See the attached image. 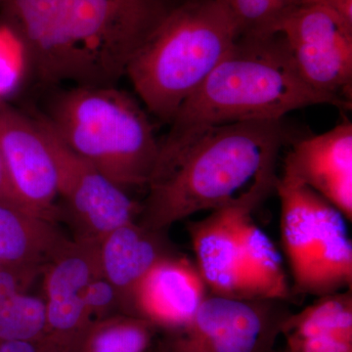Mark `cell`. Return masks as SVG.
Returning <instances> with one entry per match:
<instances>
[{"label":"cell","instance_id":"obj_1","mask_svg":"<svg viewBox=\"0 0 352 352\" xmlns=\"http://www.w3.org/2000/svg\"><path fill=\"white\" fill-rule=\"evenodd\" d=\"M282 120L201 124L160 142L136 221L156 231L203 210H256L275 188L286 143Z\"/></svg>","mask_w":352,"mask_h":352},{"label":"cell","instance_id":"obj_2","mask_svg":"<svg viewBox=\"0 0 352 352\" xmlns=\"http://www.w3.org/2000/svg\"><path fill=\"white\" fill-rule=\"evenodd\" d=\"M171 0H0V22L46 87L116 85Z\"/></svg>","mask_w":352,"mask_h":352},{"label":"cell","instance_id":"obj_3","mask_svg":"<svg viewBox=\"0 0 352 352\" xmlns=\"http://www.w3.org/2000/svg\"><path fill=\"white\" fill-rule=\"evenodd\" d=\"M351 103L310 87L279 32L239 36L176 113L170 131L201 124L282 120L289 112L314 105L349 110Z\"/></svg>","mask_w":352,"mask_h":352},{"label":"cell","instance_id":"obj_4","mask_svg":"<svg viewBox=\"0 0 352 352\" xmlns=\"http://www.w3.org/2000/svg\"><path fill=\"white\" fill-rule=\"evenodd\" d=\"M239 38L220 0L175 4L153 30L127 67L146 108L170 124Z\"/></svg>","mask_w":352,"mask_h":352},{"label":"cell","instance_id":"obj_5","mask_svg":"<svg viewBox=\"0 0 352 352\" xmlns=\"http://www.w3.org/2000/svg\"><path fill=\"white\" fill-rule=\"evenodd\" d=\"M71 151L120 188L147 186L160 141L147 113L116 85H74L51 97L41 112Z\"/></svg>","mask_w":352,"mask_h":352},{"label":"cell","instance_id":"obj_6","mask_svg":"<svg viewBox=\"0 0 352 352\" xmlns=\"http://www.w3.org/2000/svg\"><path fill=\"white\" fill-rule=\"evenodd\" d=\"M275 189L281 203L282 245L292 296H318L352 288V244L346 217L332 204L286 173Z\"/></svg>","mask_w":352,"mask_h":352},{"label":"cell","instance_id":"obj_7","mask_svg":"<svg viewBox=\"0 0 352 352\" xmlns=\"http://www.w3.org/2000/svg\"><path fill=\"white\" fill-rule=\"evenodd\" d=\"M289 314L280 300L208 293L184 326L164 332L155 352H271Z\"/></svg>","mask_w":352,"mask_h":352},{"label":"cell","instance_id":"obj_8","mask_svg":"<svg viewBox=\"0 0 352 352\" xmlns=\"http://www.w3.org/2000/svg\"><path fill=\"white\" fill-rule=\"evenodd\" d=\"M47 138L58 175V193L75 228V239L99 242L109 232L138 219L135 203L107 176L78 157L57 138L41 112L32 113Z\"/></svg>","mask_w":352,"mask_h":352},{"label":"cell","instance_id":"obj_9","mask_svg":"<svg viewBox=\"0 0 352 352\" xmlns=\"http://www.w3.org/2000/svg\"><path fill=\"white\" fill-rule=\"evenodd\" d=\"M277 32L310 87L351 102L352 25L323 4L307 3L287 14Z\"/></svg>","mask_w":352,"mask_h":352},{"label":"cell","instance_id":"obj_10","mask_svg":"<svg viewBox=\"0 0 352 352\" xmlns=\"http://www.w3.org/2000/svg\"><path fill=\"white\" fill-rule=\"evenodd\" d=\"M0 152L16 200L28 212L56 221L58 175L47 138L34 115L0 99Z\"/></svg>","mask_w":352,"mask_h":352},{"label":"cell","instance_id":"obj_11","mask_svg":"<svg viewBox=\"0 0 352 352\" xmlns=\"http://www.w3.org/2000/svg\"><path fill=\"white\" fill-rule=\"evenodd\" d=\"M43 274L45 328L41 342L51 352H80L94 322L85 308V289L102 275L98 242L69 240Z\"/></svg>","mask_w":352,"mask_h":352},{"label":"cell","instance_id":"obj_12","mask_svg":"<svg viewBox=\"0 0 352 352\" xmlns=\"http://www.w3.org/2000/svg\"><path fill=\"white\" fill-rule=\"evenodd\" d=\"M283 173L314 190L351 221V124L296 142L285 160Z\"/></svg>","mask_w":352,"mask_h":352},{"label":"cell","instance_id":"obj_13","mask_svg":"<svg viewBox=\"0 0 352 352\" xmlns=\"http://www.w3.org/2000/svg\"><path fill=\"white\" fill-rule=\"evenodd\" d=\"M252 210L249 207L219 208L187 224L197 268L212 295L251 300L241 273L240 233L243 221Z\"/></svg>","mask_w":352,"mask_h":352},{"label":"cell","instance_id":"obj_14","mask_svg":"<svg viewBox=\"0 0 352 352\" xmlns=\"http://www.w3.org/2000/svg\"><path fill=\"white\" fill-rule=\"evenodd\" d=\"M166 232L146 228L135 219L99 241L101 274L119 294L122 314L132 315L134 296L148 273L164 259L182 254Z\"/></svg>","mask_w":352,"mask_h":352},{"label":"cell","instance_id":"obj_15","mask_svg":"<svg viewBox=\"0 0 352 352\" xmlns=\"http://www.w3.org/2000/svg\"><path fill=\"white\" fill-rule=\"evenodd\" d=\"M208 295L196 264L180 254L164 259L148 273L134 296L132 315L170 332L184 326Z\"/></svg>","mask_w":352,"mask_h":352},{"label":"cell","instance_id":"obj_16","mask_svg":"<svg viewBox=\"0 0 352 352\" xmlns=\"http://www.w3.org/2000/svg\"><path fill=\"white\" fill-rule=\"evenodd\" d=\"M69 241L55 221L0 200V267L38 276Z\"/></svg>","mask_w":352,"mask_h":352},{"label":"cell","instance_id":"obj_17","mask_svg":"<svg viewBox=\"0 0 352 352\" xmlns=\"http://www.w3.org/2000/svg\"><path fill=\"white\" fill-rule=\"evenodd\" d=\"M318 298L285 319V352H352V288Z\"/></svg>","mask_w":352,"mask_h":352},{"label":"cell","instance_id":"obj_18","mask_svg":"<svg viewBox=\"0 0 352 352\" xmlns=\"http://www.w3.org/2000/svg\"><path fill=\"white\" fill-rule=\"evenodd\" d=\"M240 245L241 273L249 298L286 302L292 292L281 256L251 214L241 227Z\"/></svg>","mask_w":352,"mask_h":352},{"label":"cell","instance_id":"obj_19","mask_svg":"<svg viewBox=\"0 0 352 352\" xmlns=\"http://www.w3.org/2000/svg\"><path fill=\"white\" fill-rule=\"evenodd\" d=\"M159 329L140 317L115 314L92 322L80 352H148Z\"/></svg>","mask_w":352,"mask_h":352},{"label":"cell","instance_id":"obj_20","mask_svg":"<svg viewBox=\"0 0 352 352\" xmlns=\"http://www.w3.org/2000/svg\"><path fill=\"white\" fill-rule=\"evenodd\" d=\"M45 328L43 298L20 293L0 302V344L41 342Z\"/></svg>","mask_w":352,"mask_h":352},{"label":"cell","instance_id":"obj_21","mask_svg":"<svg viewBox=\"0 0 352 352\" xmlns=\"http://www.w3.org/2000/svg\"><path fill=\"white\" fill-rule=\"evenodd\" d=\"M230 11L239 36H266L278 34L287 12L278 0H220Z\"/></svg>","mask_w":352,"mask_h":352},{"label":"cell","instance_id":"obj_22","mask_svg":"<svg viewBox=\"0 0 352 352\" xmlns=\"http://www.w3.org/2000/svg\"><path fill=\"white\" fill-rule=\"evenodd\" d=\"M85 305L92 321L122 314L119 294L102 275L95 277L88 283L85 292Z\"/></svg>","mask_w":352,"mask_h":352},{"label":"cell","instance_id":"obj_23","mask_svg":"<svg viewBox=\"0 0 352 352\" xmlns=\"http://www.w3.org/2000/svg\"><path fill=\"white\" fill-rule=\"evenodd\" d=\"M0 352H51L41 342H11L0 344Z\"/></svg>","mask_w":352,"mask_h":352},{"label":"cell","instance_id":"obj_24","mask_svg":"<svg viewBox=\"0 0 352 352\" xmlns=\"http://www.w3.org/2000/svg\"><path fill=\"white\" fill-rule=\"evenodd\" d=\"M320 4L332 9L344 22L352 25V0H321Z\"/></svg>","mask_w":352,"mask_h":352},{"label":"cell","instance_id":"obj_25","mask_svg":"<svg viewBox=\"0 0 352 352\" xmlns=\"http://www.w3.org/2000/svg\"><path fill=\"white\" fill-rule=\"evenodd\" d=\"M0 200L11 201V203L17 204L20 207H22L16 200L10 184H9L6 168H4L3 160H2L1 152H0Z\"/></svg>","mask_w":352,"mask_h":352},{"label":"cell","instance_id":"obj_26","mask_svg":"<svg viewBox=\"0 0 352 352\" xmlns=\"http://www.w3.org/2000/svg\"><path fill=\"white\" fill-rule=\"evenodd\" d=\"M287 12H291L296 7L302 6V0H278Z\"/></svg>","mask_w":352,"mask_h":352},{"label":"cell","instance_id":"obj_27","mask_svg":"<svg viewBox=\"0 0 352 352\" xmlns=\"http://www.w3.org/2000/svg\"><path fill=\"white\" fill-rule=\"evenodd\" d=\"M321 0H302L303 4L307 3H320Z\"/></svg>","mask_w":352,"mask_h":352},{"label":"cell","instance_id":"obj_28","mask_svg":"<svg viewBox=\"0 0 352 352\" xmlns=\"http://www.w3.org/2000/svg\"><path fill=\"white\" fill-rule=\"evenodd\" d=\"M271 352H285V351H274V349H273V351Z\"/></svg>","mask_w":352,"mask_h":352}]
</instances>
